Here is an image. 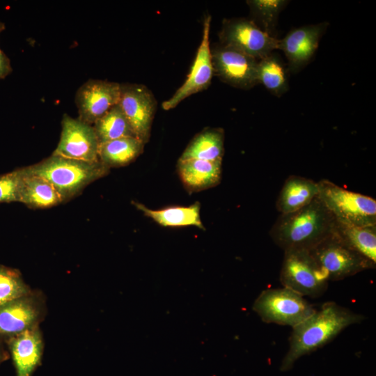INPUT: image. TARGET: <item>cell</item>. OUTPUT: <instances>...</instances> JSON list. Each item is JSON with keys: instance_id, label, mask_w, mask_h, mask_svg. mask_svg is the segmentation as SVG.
<instances>
[{"instance_id": "27", "label": "cell", "mask_w": 376, "mask_h": 376, "mask_svg": "<svg viewBox=\"0 0 376 376\" xmlns=\"http://www.w3.org/2000/svg\"><path fill=\"white\" fill-rule=\"evenodd\" d=\"M253 14L260 22L263 30L273 36L279 13L286 1L281 0H253L248 1ZM275 37V36H274Z\"/></svg>"}, {"instance_id": "13", "label": "cell", "mask_w": 376, "mask_h": 376, "mask_svg": "<svg viewBox=\"0 0 376 376\" xmlns=\"http://www.w3.org/2000/svg\"><path fill=\"white\" fill-rule=\"evenodd\" d=\"M120 96V84L107 80H88L76 92L78 118L93 125L119 103Z\"/></svg>"}, {"instance_id": "3", "label": "cell", "mask_w": 376, "mask_h": 376, "mask_svg": "<svg viewBox=\"0 0 376 376\" xmlns=\"http://www.w3.org/2000/svg\"><path fill=\"white\" fill-rule=\"evenodd\" d=\"M26 169L49 182L62 203L78 196L89 184L107 175L110 169L100 161L85 162L53 154Z\"/></svg>"}, {"instance_id": "15", "label": "cell", "mask_w": 376, "mask_h": 376, "mask_svg": "<svg viewBox=\"0 0 376 376\" xmlns=\"http://www.w3.org/2000/svg\"><path fill=\"white\" fill-rule=\"evenodd\" d=\"M325 26L323 23L301 26L279 40V49L285 53L291 71L301 69L311 59Z\"/></svg>"}, {"instance_id": "16", "label": "cell", "mask_w": 376, "mask_h": 376, "mask_svg": "<svg viewBox=\"0 0 376 376\" xmlns=\"http://www.w3.org/2000/svg\"><path fill=\"white\" fill-rule=\"evenodd\" d=\"M17 376H31L39 366L43 352V339L38 327L26 330L6 342Z\"/></svg>"}, {"instance_id": "28", "label": "cell", "mask_w": 376, "mask_h": 376, "mask_svg": "<svg viewBox=\"0 0 376 376\" xmlns=\"http://www.w3.org/2000/svg\"><path fill=\"white\" fill-rule=\"evenodd\" d=\"M22 168L0 175V203L19 202Z\"/></svg>"}, {"instance_id": "12", "label": "cell", "mask_w": 376, "mask_h": 376, "mask_svg": "<svg viewBox=\"0 0 376 376\" xmlns=\"http://www.w3.org/2000/svg\"><path fill=\"white\" fill-rule=\"evenodd\" d=\"M211 54L214 74L223 81L241 88L258 83L259 60L221 44L213 47Z\"/></svg>"}, {"instance_id": "18", "label": "cell", "mask_w": 376, "mask_h": 376, "mask_svg": "<svg viewBox=\"0 0 376 376\" xmlns=\"http://www.w3.org/2000/svg\"><path fill=\"white\" fill-rule=\"evenodd\" d=\"M318 194V182L298 175H290L279 192L276 207L280 214L295 212L308 205Z\"/></svg>"}, {"instance_id": "26", "label": "cell", "mask_w": 376, "mask_h": 376, "mask_svg": "<svg viewBox=\"0 0 376 376\" xmlns=\"http://www.w3.org/2000/svg\"><path fill=\"white\" fill-rule=\"evenodd\" d=\"M32 291L18 269L0 264V305L26 296Z\"/></svg>"}, {"instance_id": "10", "label": "cell", "mask_w": 376, "mask_h": 376, "mask_svg": "<svg viewBox=\"0 0 376 376\" xmlns=\"http://www.w3.org/2000/svg\"><path fill=\"white\" fill-rule=\"evenodd\" d=\"M118 104L136 137L148 143L157 108L152 92L143 84H120Z\"/></svg>"}, {"instance_id": "21", "label": "cell", "mask_w": 376, "mask_h": 376, "mask_svg": "<svg viewBox=\"0 0 376 376\" xmlns=\"http://www.w3.org/2000/svg\"><path fill=\"white\" fill-rule=\"evenodd\" d=\"M224 132L221 128H207L189 142L179 159L222 162Z\"/></svg>"}, {"instance_id": "22", "label": "cell", "mask_w": 376, "mask_h": 376, "mask_svg": "<svg viewBox=\"0 0 376 376\" xmlns=\"http://www.w3.org/2000/svg\"><path fill=\"white\" fill-rule=\"evenodd\" d=\"M144 145L136 137H123L99 145V160L109 169L127 166L143 152Z\"/></svg>"}, {"instance_id": "8", "label": "cell", "mask_w": 376, "mask_h": 376, "mask_svg": "<svg viewBox=\"0 0 376 376\" xmlns=\"http://www.w3.org/2000/svg\"><path fill=\"white\" fill-rule=\"evenodd\" d=\"M47 313L44 295L38 290L0 305V340L6 342L39 327Z\"/></svg>"}, {"instance_id": "7", "label": "cell", "mask_w": 376, "mask_h": 376, "mask_svg": "<svg viewBox=\"0 0 376 376\" xmlns=\"http://www.w3.org/2000/svg\"><path fill=\"white\" fill-rule=\"evenodd\" d=\"M280 281L283 287L310 297L322 295L329 281L309 251L302 249L284 251Z\"/></svg>"}, {"instance_id": "24", "label": "cell", "mask_w": 376, "mask_h": 376, "mask_svg": "<svg viewBox=\"0 0 376 376\" xmlns=\"http://www.w3.org/2000/svg\"><path fill=\"white\" fill-rule=\"evenodd\" d=\"M93 127L99 144L123 137H136L118 104L95 121Z\"/></svg>"}, {"instance_id": "30", "label": "cell", "mask_w": 376, "mask_h": 376, "mask_svg": "<svg viewBox=\"0 0 376 376\" xmlns=\"http://www.w3.org/2000/svg\"><path fill=\"white\" fill-rule=\"evenodd\" d=\"M8 358V354L6 352L3 341L0 340V363Z\"/></svg>"}, {"instance_id": "4", "label": "cell", "mask_w": 376, "mask_h": 376, "mask_svg": "<svg viewBox=\"0 0 376 376\" xmlns=\"http://www.w3.org/2000/svg\"><path fill=\"white\" fill-rule=\"evenodd\" d=\"M318 196L338 222L358 226H376V201L349 191L323 179L318 182Z\"/></svg>"}, {"instance_id": "5", "label": "cell", "mask_w": 376, "mask_h": 376, "mask_svg": "<svg viewBox=\"0 0 376 376\" xmlns=\"http://www.w3.org/2000/svg\"><path fill=\"white\" fill-rule=\"evenodd\" d=\"M253 309L266 323L292 327L315 311L303 296L285 287L262 291L255 300Z\"/></svg>"}, {"instance_id": "11", "label": "cell", "mask_w": 376, "mask_h": 376, "mask_svg": "<svg viewBox=\"0 0 376 376\" xmlns=\"http://www.w3.org/2000/svg\"><path fill=\"white\" fill-rule=\"evenodd\" d=\"M99 145L93 125L64 113L60 139L52 154L77 160L98 162Z\"/></svg>"}, {"instance_id": "6", "label": "cell", "mask_w": 376, "mask_h": 376, "mask_svg": "<svg viewBox=\"0 0 376 376\" xmlns=\"http://www.w3.org/2000/svg\"><path fill=\"white\" fill-rule=\"evenodd\" d=\"M328 281H338L364 270L375 263L345 244L333 233L309 251Z\"/></svg>"}, {"instance_id": "31", "label": "cell", "mask_w": 376, "mask_h": 376, "mask_svg": "<svg viewBox=\"0 0 376 376\" xmlns=\"http://www.w3.org/2000/svg\"><path fill=\"white\" fill-rule=\"evenodd\" d=\"M5 29V24L3 22H0V33Z\"/></svg>"}, {"instance_id": "17", "label": "cell", "mask_w": 376, "mask_h": 376, "mask_svg": "<svg viewBox=\"0 0 376 376\" xmlns=\"http://www.w3.org/2000/svg\"><path fill=\"white\" fill-rule=\"evenodd\" d=\"M222 162L198 159H179L177 170L179 177L189 193L198 192L217 186L221 178Z\"/></svg>"}, {"instance_id": "23", "label": "cell", "mask_w": 376, "mask_h": 376, "mask_svg": "<svg viewBox=\"0 0 376 376\" xmlns=\"http://www.w3.org/2000/svg\"><path fill=\"white\" fill-rule=\"evenodd\" d=\"M334 233L347 246L376 263V226H358L336 221Z\"/></svg>"}, {"instance_id": "29", "label": "cell", "mask_w": 376, "mask_h": 376, "mask_svg": "<svg viewBox=\"0 0 376 376\" xmlns=\"http://www.w3.org/2000/svg\"><path fill=\"white\" fill-rule=\"evenodd\" d=\"M12 71L13 68L9 58L0 49V79H4Z\"/></svg>"}, {"instance_id": "19", "label": "cell", "mask_w": 376, "mask_h": 376, "mask_svg": "<svg viewBox=\"0 0 376 376\" xmlns=\"http://www.w3.org/2000/svg\"><path fill=\"white\" fill-rule=\"evenodd\" d=\"M132 203L143 214L164 227L195 226L205 230L200 211L201 204L196 202L189 206H170L159 210L148 208L143 204L132 201Z\"/></svg>"}, {"instance_id": "20", "label": "cell", "mask_w": 376, "mask_h": 376, "mask_svg": "<svg viewBox=\"0 0 376 376\" xmlns=\"http://www.w3.org/2000/svg\"><path fill=\"white\" fill-rule=\"evenodd\" d=\"M19 203L32 209L48 208L61 203L52 185L44 178L22 167Z\"/></svg>"}, {"instance_id": "1", "label": "cell", "mask_w": 376, "mask_h": 376, "mask_svg": "<svg viewBox=\"0 0 376 376\" xmlns=\"http://www.w3.org/2000/svg\"><path fill=\"white\" fill-rule=\"evenodd\" d=\"M364 317L334 302H327L321 308L292 327L289 349L280 370H290L304 355L322 347L347 327L359 323Z\"/></svg>"}, {"instance_id": "9", "label": "cell", "mask_w": 376, "mask_h": 376, "mask_svg": "<svg viewBox=\"0 0 376 376\" xmlns=\"http://www.w3.org/2000/svg\"><path fill=\"white\" fill-rule=\"evenodd\" d=\"M219 38L221 45L257 60L279 49V40L246 19L225 20Z\"/></svg>"}, {"instance_id": "14", "label": "cell", "mask_w": 376, "mask_h": 376, "mask_svg": "<svg viewBox=\"0 0 376 376\" xmlns=\"http://www.w3.org/2000/svg\"><path fill=\"white\" fill-rule=\"evenodd\" d=\"M210 23L211 17L207 15L203 22L201 42L187 79L169 99L163 102V109L175 108L180 102L206 89L211 84L214 70L209 40Z\"/></svg>"}, {"instance_id": "25", "label": "cell", "mask_w": 376, "mask_h": 376, "mask_svg": "<svg viewBox=\"0 0 376 376\" xmlns=\"http://www.w3.org/2000/svg\"><path fill=\"white\" fill-rule=\"evenodd\" d=\"M258 82L276 95L288 88L286 75L279 59L271 54L258 61Z\"/></svg>"}, {"instance_id": "2", "label": "cell", "mask_w": 376, "mask_h": 376, "mask_svg": "<svg viewBox=\"0 0 376 376\" xmlns=\"http://www.w3.org/2000/svg\"><path fill=\"white\" fill-rule=\"evenodd\" d=\"M336 222V219L317 196L295 212L280 214L269 230V235L284 251H310L333 235Z\"/></svg>"}]
</instances>
